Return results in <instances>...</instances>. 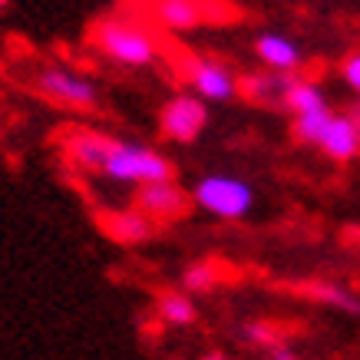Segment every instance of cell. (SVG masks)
Returning <instances> with one entry per match:
<instances>
[{
    "label": "cell",
    "mask_w": 360,
    "mask_h": 360,
    "mask_svg": "<svg viewBox=\"0 0 360 360\" xmlns=\"http://www.w3.org/2000/svg\"><path fill=\"white\" fill-rule=\"evenodd\" d=\"M89 44L110 63L126 70H146L159 60V40L132 17H103L89 33Z\"/></svg>",
    "instance_id": "1"
},
{
    "label": "cell",
    "mask_w": 360,
    "mask_h": 360,
    "mask_svg": "<svg viewBox=\"0 0 360 360\" xmlns=\"http://www.w3.org/2000/svg\"><path fill=\"white\" fill-rule=\"evenodd\" d=\"M99 175L116 186H146V182H159V179H175V165L169 162V155H162L153 146L112 136Z\"/></svg>",
    "instance_id": "2"
},
{
    "label": "cell",
    "mask_w": 360,
    "mask_h": 360,
    "mask_svg": "<svg viewBox=\"0 0 360 360\" xmlns=\"http://www.w3.org/2000/svg\"><path fill=\"white\" fill-rule=\"evenodd\" d=\"M192 205L215 215L221 221H241L255 208V188L238 175L212 172L192 186Z\"/></svg>",
    "instance_id": "3"
},
{
    "label": "cell",
    "mask_w": 360,
    "mask_h": 360,
    "mask_svg": "<svg viewBox=\"0 0 360 360\" xmlns=\"http://www.w3.org/2000/svg\"><path fill=\"white\" fill-rule=\"evenodd\" d=\"M33 89L44 99L63 106V110L93 112L99 106V86L96 79L79 73L73 66H40L33 73Z\"/></svg>",
    "instance_id": "4"
},
{
    "label": "cell",
    "mask_w": 360,
    "mask_h": 360,
    "mask_svg": "<svg viewBox=\"0 0 360 360\" xmlns=\"http://www.w3.org/2000/svg\"><path fill=\"white\" fill-rule=\"evenodd\" d=\"M208 126V103L198 93H175L159 110V132L169 142L192 146Z\"/></svg>",
    "instance_id": "5"
},
{
    "label": "cell",
    "mask_w": 360,
    "mask_h": 360,
    "mask_svg": "<svg viewBox=\"0 0 360 360\" xmlns=\"http://www.w3.org/2000/svg\"><path fill=\"white\" fill-rule=\"evenodd\" d=\"M182 77L192 86V93H198L205 103H229V99L241 96V77L219 60L188 56L182 63Z\"/></svg>",
    "instance_id": "6"
},
{
    "label": "cell",
    "mask_w": 360,
    "mask_h": 360,
    "mask_svg": "<svg viewBox=\"0 0 360 360\" xmlns=\"http://www.w3.org/2000/svg\"><path fill=\"white\" fill-rule=\"evenodd\" d=\"M136 205L155 221H179L192 205V192H186L175 179H159L136 188Z\"/></svg>",
    "instance_id": "7"
},
{
    "label": "cell",
    "mask_w": 360,
    "mask_h": 360,
    "mask_svg": "<svg viewBox=\"0 0 360 360\" xmlns=\"http://www.w3.org/2000/svg\"><path fill=\"white\" fill-rule=\"evenodd\" d=\"M110 139L112 136L96 132V129H70L63 136V159L77 172L99 175L103 159H106V149H110Z\"/></svg>",
    "instance_id": "8"
},
{
    "label": "cell",
    "mask_w": 360,
    "mask_h": 360,
    "mask_svg": "<svg viewBox=\"0 0 360 360\" xmlns=\"http://www.w3.org/2000/svg\"><path fill=\"white\" fill-rule=\"evenodd\" d=\"M297 73H281V70H268L264 73H251V77H241V96L248 103H258V106H268V110H284V96L295 83Z\"/></svg>",
    "instance_id": "9"
},
{
    "label": "cell",
    "mask_w": 360,
    "mask_h": 360,
    "mask_svg": "<svg viewBox=\"0 0 360 360\" xmlns=\"http://www.w3.org/2000/svg\"><path fill=\"white\" fill-rule=\"evenodd\" d=\"M317 149L334 159V162H350V159H357L360 155V132L357 126L350 122L347 112H334L328 122V129L321 132V139H317Z\"/></svg>",
    "instance_id": "10"
},
{
    "label": "cell",
    "mask_w": 360,
    "mask_h": 360,
    "mask_svg": "<svg viewBox=\"0 0 360 360\" xmlns=\"http://www.w3.org/2000/svg\"><path fill=\"white\" fill-rule=\"evenodd\" d=\"M155 225H159V221L149 219L139 205L110 212V215L103 219V229L110 231V238L120 241V245H146V241L155 235Z\"/></svg>",
    "instance_id": "11"
},
{
    "label": "cell",
    "mask_w": 360,
    "mask_h": 360,
    "mask_svg": "<svg viewBox=\"0 0 360 360\" xmlns=\"http://www.w3.org/2000/svg\"><path fill=\"white\" fill-rule=\"evenodd\" d=\"M255 53L268 70H281V73H297L304 66V50L297 40L284 37V33H262L255 40Z\"/></svg>",
    "instance_id": "12"
},
{
    "label": "cell",
    "mask_w": 360,
    "mask_h": 360,
    "mask_svg": "<svg viewBox=\"0 0 360 360\" xmlns=\"http://www.w3.org/2000/svg\"><path fill=\"white\" fill-rule=\"evenodd\" d=\"M153 17L172 33H188L205 20L202 0H153Z\"/></svg>",
    "instance_id": "13"
},
{
    "label": "cell",
    "mask_w": 360,
    "mask_h": 360,
    "mask_svg": "<svg viewBox=\"0 0 360 360\" xmlns=\"http://www.w3.org/2000/svg\"><path fill=\"white\" fill-rule=\"evenodd\" d=\"M304 297L317 301V304H328L334 311H344L350 317H360V295H354L347 284L340 281H328V278H314V281H304L301 284Z\"/></svg>",
    "instance_id": "14"
},
{
    "label": "cell",
    "mask_w": 360,
    "mask_h": 360,
    "mask_svg": "<svg viewBox=\"0 0 360 360\" xmlns=\"http://www.w3.org/2000/svg\"><path fill=\"white\" fill-rule=\"evenodd\" d=\"M155 314L162 317L169 328H192L198 321V307L186 291H159L155 297Z\"/></svg>",
    "instance_id": "15"
},
{
    "label": "cell",
    "mask_w": 360,
    "mask_h": 360,
    "mask_svg": "<svg viewBox=\"0 0 360 360\" xmlns=\"http://www.w3.org/2000/svg\"><path fill=\"white\" fill-rule=\"evenodd\" d=\"M324 106H330V103H328V93L321 89V83H314V79H307V77H295L288 96H284V110L291 112V116H297V112L324 110Z\"/></svg>",
    "instance_id": "16"
},
{
    "label": "cell",
    "mask_w": 360,
    "mask_h": 360,
    "mask_svg": "<svg viewBox=\"0 0 360 360\" xmlns=\"http://www.w3.org/2000/svg\"><path fill=\"white\" fill-rule=\"evenodd\" d=\"M235 338H238L245 347H258V350H271L274 344L284 340L281 330L274 328V324H268V321H245V324H238Z\"/></svg>",
    "instance_id": "17"
},
{
    "label": "cell",
    "mask_w": 360,
    "mask_h": 360,
    "mask_svg": "<svg viewBox=\"0 0 360 360\" xmlns=\"http://www.w3.org/2000/svg\"><path fill=\"white\" fill-rule=\"evenodd\" d=\"M330 116H334L330 106H324V110H311V112H297L295 116V136L301 142H307V146H317L321 132L328 129Z\"/></svg>",
    "instance_id": "18"
},
{
    "label": "cell",
    "mask_w": 360,
    "mask_h": 360,
    "mask_svg": "<svg viewBox=\"0 0 360 360\" xmlns=\"http://www.w3.org/2000/svg\"><path fill=\"white\" fill-rule=\"evenodd\" d=\"M215 284H219V268L212 262H192L182 271V291H188V295H205Z\"/></svg>",
    "instance_id": "19"
},
{
    "label": "cell",
    "mask_w": 360,
    "mask_h": 360,
    "mask_svg": "<svg viewBox=\"0 0 360 360\" xmlns=\"http://www.w3.org/2000/svg\"><path fill=\"white\" fill-rule=\"evenodd\" d=\"M340 79H344V86L360 99V50L344 56V63H340Z\"/></svg>",
    "instance_id": "20"
},
{
    "label": "cell",
    "mask_w": 360,
    "mask_h": 360,
    "mask_svg": "<svg viewBox=\"0 0 360 360\" xmlns=\"http://www.w3.org/2000/svg\"><path fill=\"white\" fill-rule=\"evenodd\" d=\"M264 357H268V360H301V357L295 354V350L284 344V340H281V344H274L271 350H264Z\"/></svg>",
    "instance_id": "21"
},
{
    "label": "cell",
    "mask_w": 360,
    "mask_h": 360,
    "mask_svg": "<svg viewBox=\"0 0 360 360\" xmlns=\"http://www.w3.org/2000/svg\"><path fill=\"white\" fill-rule=\"evenodd\" d=\"M347 116H350V122H354V126H357V132H360V99H354V103L347 106Z\"/></svg>",
    "instance_id": "22"
},
{
    "label": "cell",
    "mask_w": 360,
    "mask_h": 360,
    "mask_svg": "<svg viewBox=\"0 0 360 360\" xmlns=\"http://www.w3.org/2000/svg\"><path fill=\"white\" fill-rule=\"evenodd\" d=\"M122 7H129V11H142V7H153V0H120Z\"/></svg>",
    "instance_id": "23"
},
{
    "label": "cell",
    "mask_w": 360,
    "mask_h": 360,
    "mask_svg": "<svg viewBox=\"0 0 360 360\" xmlns=\"http://www.w3.org/2000/svg\"><path fill=\"white\" fill-rule=\"evenodd\" d=\"M202 360H229V357H225V354H219V350H212V354H205Z\"/></svg>",
    "instance_id": "24"
},
{
    "label": "cell",
    "mask_w": 360,
    "mask_h": 360,
    "mask_svg": "<svg viewBox=\"0 0 360 360\" xmlns=\"http://www.w3.org/2000/svg\"><path fill=\"white\" fill-rule=\"evenodd\" d=\"M7 4H11V0H0V11H7Z\"/></svg>",
    "instance_id": "25"
}]
</instances>
